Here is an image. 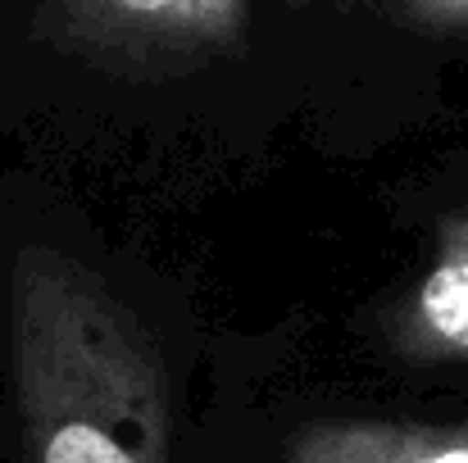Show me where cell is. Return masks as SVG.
I'll return each mask as SVG.
<instances>
[{"instance_id":"cell-2","label":"cell","mask_w":468,"mask_h":463,"mask_svg":"<svg viewBox=\"0 0 468 463\" xmlns=\"http://www.w3.org/2000/svg\"><path fill=\"white\" fill-rule=\"evenodd\" d=\"M287 309L214 322L186 463H468V414Z\"/></svg>"},{"instance_id":"cell-1","label":"cell","mask_w":468,"mask_h":463,"mask_svg":"<svg viewBox=\"0 0 468 463\" xmlns=\"http://www.w3.org/2000/svg\"><path fill=\"white\" fill-rule=\"evenodd\" d=\"M209 331L78 186L0 177V463H186Z\"/></svg>"},{"instance_id":"cell-5","label":"cell","mask_w":468,"mask_h":463,"mask_svg":"<svg viewBox=\"0 0 468 463\" xmlns=\"http://www.w3.org/2000/svg\"><path fill=\"white\" fill-rule=\"evenodd\" d=\"M287 5H296V9H301V5H336V9H350V5H359V0H287Z\"/></svg>"},{"instance_id":"cell-3","label":"cell","mask_w":468,"mask_h":463,"mask_svg":"<svg viewBox=\"0 0 468 463\" xmlns=\"http://www.w3.org/2000/svg\"><path fill=\"white\" fill-rule=\"evenodd\" d=\"M250 0H37L50 59L114 87L119 100L168 96L250 50Z\"/></svg>"},{"instance_id":"cell-4","label":"cell","mask_w":468,"mask_h":463,"mask_svg":"<svg viewBox=\"0 0 468 463\" xmlns=\"http://www.w3.org/2000/svg\"><path fill=\"white\" fill-rule=\"evenodd\" d=\"M400 18L423 32H460L468 27V0H400Z\"/></svg>"}]
</instances>
